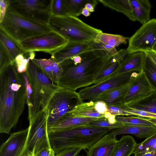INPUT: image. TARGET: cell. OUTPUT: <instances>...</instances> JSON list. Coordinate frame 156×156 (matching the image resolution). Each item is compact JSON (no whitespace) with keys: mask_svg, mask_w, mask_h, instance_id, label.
<instances>
[{"mask_svg":"<svg viewBox=\"0 0 156 156\" xmlns=\"http://www.w3.org/2000/svg\"><path fill=\"white\" fill-rule=\"evenodd\" d=\"M26 73H19L15 64L0 73V133L9 134L25 109Z\"/></svg>","mask_w":156,"mask_h":156,"instance_id":"obj_1","label":"cell"},{"mask_svg":"<svg viewBox=\"0 0 156 156\" xmlns=\"http://www.w3.org/2000/svg\"><path fill=\"white\" fill-rule=\"evenodd\" d=\"M80 55L82 58L80 63L75 65L72 63L62 67L58 84L60 87L76 91L93 84L109 56L101 46Z\"/></svg>","mask_w":156,"mask_h":156,"instance_id":"obj_2","label":"cell"},{"mask_svg":"<svg viewBox=\"0 0 156 156\" xmlns=\"http://www.w3.org/2000/svg\"><path fill=\"white\" fill-rule=\"evenodd\" d=\"M111 130L85 125L51 131L48 136L51 146L56 154L69 148L87 149Z\"/></svg>","mask_w":156,"mask_h":156,"instance_id":"obj_3","label":"cell"},{"mask_svg":"<svg viewBox=\"0 0 156 156\" xmlns=\"http://www.w3.org/2000/svg\"><path fill=\"white\" fill-rule=\"evenodd\" d=\"M31 89L27 98L29 121L48 105L51 97L61 87L55 84L42 70L30 60L25 72Z\"/></svg>","mask_w":156,"mask_h":156,"instance_id":"obj_4","label":"cell"},{"mask_svg":"<svg viewBox=\"0 0 156 156\" xmlns=\"http://www.w3.org/2000/svg\"><path fill=\"white\" fill-rule=\"evenodd\" d=\"M48 25L69 42L90 43L94 42L102 30L86 23L77 17L71 15L52 16Z\"/></svg>","mask_w":156,"mask_h":156,"instance_id":"obj_5","label":"cell"},{"mask_svg":"<svg viewBox=\"0 0 156 156\" xmlns=\"http://www.w3.org/2000/svg\"><path fill=\"white\" fill-rule=\"evenodd\" d=\"M0 29L19 44L26 39L53 30L48 24L26 18L15 11L10 5L2 22Z\"/></svg>","mask_w":156,"mask_h":156,"instance_id":"obj_6","label":"cell"},{"mask_svg":"<svg viewBox=\"0 0 156 156\" xmlns=\"http://www.w3.org/2000/svg\"><path fill=\"white\" fill-rule=\"evenodd\" d=\"M48 106L29 121V133L22 156H34L41 150L51 147L48 136Z\"/></svg>","mask_w":156,"mask_h":156,"instance_id":"obj_7","label":"cell"},{"mask_svg":"<svg viewBox=\"0 0 156 156\" xmlns=\"http://www.w3.org/2000/svg\"><path fill=\"white\" fill-rule=\"evenodd\" d=\"M83 102L76 91L61 87L53 95L48 105V132L61 117Z\"/></svg>","mask_w":156,"mask_h":156,"instance_id":"obj_8","label":"cell"},{"mask_svg":"<svg viewBox=\"0 0 156 156\" xmlns=\"http://www.w3.org/2000/svg\"><path fill=\"white\" fill-rule=\"evenodd\" d=\"M52 2L53 0H9L10 5L20 15L48 25L52 16Z\"/></svg>","mask_w":156,"mask_h":156,"instance_id":"obj_9","label":"cell"},{"mask_svg":"<svg viewBox=\"0 0 156 156\" xmlns=\"http://www.w3.org/2000/svg\"><path fill=\"white\" fill-rule=\"evenodd\" d=\"M65 38L52 30L21 41L19 44L25 53L41 51L52 56L68 43Z\"/></svg>","mask_w":156,"mask_h":156,"instance_id":"obj_10","label":"cell"},{"mask_svg":"<svg viewBox=\"0 0 156 156\" xmlns=\"http://www.w3.org/2000/svg\"><path fill=\"white\" fill-rule=\"evenodd\" d=\"M128 40L126 49L128 53L152 51L156 42V19H152L142 25Z\"/></svg>","mask_w":156,"mask_h":156,"instance_id":"obj_11","label":"cell"},{"mask_svg":"<svg viewBox=\"0 0 156 156\" xmlns=\"http://www.w3.org/2000/svg\"><path fill=\"white\" fill-rule=\"evenodd\" d=\"M139 72L132 71L121 74H115L101 82L80 89L78 92L83 101L87 100L95 102L102 93L128 83Z\"/></svg>","mask_w":156,"mask_h":156,"instance_id":"obj_12","label":"cell"},{"mask_svg":"<svg viewBox=\"0 0 156 156\" xmlns=\"http://www.w3.org/2000/svg\"><path fill=\"white\" fill-rule=\"evenodd\" d=\"M154 91L142 71L131 79L128 91L122 101L120 103L128 105L142 99Z\"/></svg>","mask_w":156,"mask_h":156,"instance_id":"obj_13","label":"cell"},{"mask_svg":"<svg viewBox=\"0 0 156 156\" xmlns=\"http://www.w3.org/2000/svg\"><path fill=\"white\" fill-rule=\"evenodd\" d=\"M29 127L12 133L1 145L0 156H22L26 146Z\"/></svg>","mask_w":156,"mask_h":156,"instance_id":"obj_14","label":"cell"},{"mask_svg":"<svg viewBox=\"0 0 156 156\" xmlns=\"http://www.w3.org/2000/svg\"><path fill=\"white\" fill-rule=\"evenodd\" d=\"M101 46L93 42L90 43H77L69 42L62 48L51 57L55 59L60 64L72 57L84 52L96 49Z\"/></svg>","mask_w":156,"mask_h":156,"instance_id":"obj_15","label":"cell"},{"mask_svg":"<svg viewBox=\"0 0 156 156\" xmlns=\"http://www.w3.org/2000/svg\"><path fill=\"white\" fill-rule=\"evenodd\" d=\"M128 54L126 49H123L113 55L109 56L93 84L101 82L116 74L122 62Z\"/></svg>","mask_w":156,"mask_h":156,"instance_id":"obj_16","label":"cell"},{"mask_svg":"<svg viewBox=\"0 0 156 156\" xmlns=\"http://www.w3.org/2000/svg\"><path fill=\"white\" fill-rule=\"evenodd\" d=\"M118 140L108 133L87 149V156H114Z\"/></svg>","mask_w":156,"mask_h":156,"instance_id":"obj_17","label":"cell"},{"mask_svg":"<svg viewBox=\"0 0 156 156\" xmlns=\"http://www.w3.org/2000/svg\"><path fill=\"white\" fill-rule=\"evenodd\" d=\"M129 38L118 34L99 32L96 36L94 42L100 45L109 56L116 53V47L122 44H126Z\"/></svg>","mask_w":156,"mask_h":156,"instance_id":"obj_18","label":"cell"},{"mask_svg":"<svg viewBox=\"0 0 156 156\" xmlns=\"http://www.w3.org/2000/svg\"><path fill=\"white\" fill-rule=\"evenodd\" d=\"M146 56V53L142 51L129 53L122 62L116 74L142 71Z\"/></svg>","mask_w":156,"mask_h":156,"instance_id":"obj_19","label":"cell"},{"mask_svg":"<svg viewBox=\"0 0 156 156\" xmlns=\"http://www.w3.org/2000/svg\"><path fill=\"white\" fill-rule=\"evenodd\" d=\"M156 132V126L125 125L121 127L110 131L108 134L116 136L122 134H130L139 138H148Z\"/></svg>","mask_w":156,"mask_h":156,"instance_id":"obj_20","label":"cell"},{"mask_svg":"<svg viewBox=\"0 0 156 156\" xmlns=\"http://www.w3.org/2000/svg\"><path fill=\"white\" fill-rule=\"evenodd\" d=\"M46 75L58 85L63 71L61 65L54 58L36 59L32 60Z\"/></svg>","mask_w":156,"mask_h":156,"instance_id":"obj_21","label":"cell"},{"mask_svg":"<svg viewBox=\"0 0 156 156\" xmlns=\"http://www.w3.org/2000/svg\"><path fill=\"white\" fill-rule=\"evenodd\" d=\"M101 118L73 117L66 114L58 120L48 132L87 125L90 122Z\"/></svg>","mask_w":156,"mask_h":156,"instance_id":"obj_22","label":"cell"},{"mask_svg":"<svg viewBox=\"0 0 156 156\" xmlns=\"http://www.w3.org/2000/svg\"><path fill=\"white\" fill-rule=\"evenodd\" d=\"M130 82V81L125 84L113 88L103 92L99 96L97 101H103L107 105L121 103L129 89Z\"/></svg>","mask_w":156,"mask_h":156,"instance_id":"obj_23","label":"cell"},{"mask_svg":"<svg viewBox=\"0 0 156 156\" xmlns=\"http://www.w3.org/2000/svg\"><path fill=\"white\" fill-rule=\"evenodd\" d=\"M136 21L142 25L149 21L151 6L148 0H130Z\"/></svg>","mask_w":156,"mask_h":156,"instance_id":"obj_24","label":"cell"},{"mask_svg":"<svg viewBox=\"0 0 156 156\" xmlns=\"http://www.w3.org/2000/svg\"><path fill=\"white\" fill-rule=\"evenodd\" d=\"M95 102H83L76 106L66 114L73 117H90L96 118L104 117V114L98 113L95 108Z\"/></svg>","mask_w":156,"mask_h":156,"instance_id":"obj_25","label":"cell"},{"mask_svg":"<svg viewBox=\"0 0 156 156\" xmlns=\"http://www.w3.org/2000/svg\"><path fill=\"white\" fill-rule=\"evenodd\" d=\"M104 6L122 13L132 21H136L130 0H98Z\"/></svg>","mask_w":156,"mask_h":156,"instance_id":"obj_26","label":"cell"},{"mask_svg":"<svg viewBox=\"0 0 156 156\" xmlns=\"http://www.w3.org/2000/svg\"><path fill=\"white\" fill-rule=\"evenodd\" d=\"M136 144L131 136H123L118 140L114 156H130L133 154Z\"/></svg>","mask_w":156,"mask_h":156,"instance_id":"obj_27","label":"cell"},{"mask_svg":"<svg viewBox=\"0 0 156 156\" xmlns=\"http://www.w3.org/2000/svg\"><path fill=\"white\" fill-rule=\"evenodd\" d=\"M127 105L132 108L156 115V91H154L142 99Z\"/></svg>","mask_w":156,"mask_h":156,"instance_id":"obj_28","label":"cell"},{"mask_svg":"<svg viewBox=\"0 0 156 156\" xmlns=\"http://www.w3.org/2000/svg\"><path fill=\"white\" fill-rule=\"evenodd\" d=\"M68 15L77 17L82 14L83 9L88 3L91 4L95 8L99 2L95 0H64Z\"/></svg>","mask_w":156,"mask_h":156,"instance_id":"obj_29","label":"cell"},{"mask_svg":"<svg viewBox=\"0 0 156 156\" xmlns=\"http://www.w3.org/2000/svg\"><path fill=\"white\" fill-rule=\"evenodd\" d=\"M0 42L4 45L14 60L18 55L26 53L18 43L1 29Z\"/></svg>","mask_w":156,"mask_h":156,"instance_id":"obj_30","label":"cell"},{"mask_svg":"<svg viewBox=\"0 0 156 156\" xmlns=\"http://www.w3.org/2000/svg\"><path fill=\"white\" fill-rule=\"evenodd\" d=\"M156 151V132L142 142L136 144L133 154H143Z\"/></svg>","mask_w":156,"mask_h":156,"instance_id":"obj_31","label":"cell"},{"mask_svg":"<svg viewBox=\"0 0 156 156\" xmlns=\"http://www.w3.org/2000/svg\"><path fill=\"white\" fill-rule=\"evenodd\" d=\"M142 71L154 91H156V66L147 55Z\"/></svg>","mask_w":156,"mask_h":156,"instance_id":"obj_32","label":"cell"},{"mask_svg":"<svg viewBox=\"0 0 156 156\" xmlns=\"http://www.w3.org/2000/svg\"><path fill=\"white\" fill-rule=\"evenodd\" d=\"M115 119L117 122L122 123L124 125H154L146 119L134 115H116Z\"/></svg>","mask_w":156,"mask_h":156,"instance_id":"obj_33","label":"cell"},{"mask_svg":"<svg viewBox=\"0 0 156 156\" xmlns=\"http://www.w3.org/2000/svg\"><path fill=\"white\" fill-rule=\"evenodd\" d=\"M28 53V56L27 57H26L27 54L26 53L18 55L14 60V62L19 73L26 72L30 61L34 58L35 54L34 52Z\"/></svg>","mask_w":156,"mask_h":156,"instance_id":"obj_34","label":"cell"},{"mask_svg":"<svg viewBox=\"0 0 156 156\" xmlns=\"http://www.w3.org/2000/svg\"><path fill=\"white\" fill-rule=\"evenodd\" d=\"M14 63V60L4 45L0 42V73Z\"/></svg>","mask_w":156,"mask_h":156,"instance_id":"obj_35","label":"cell"},{"mask_svg":"<svg viewBox=\"0 0 156 156\" xmlns=\"http://www.w3.org/2000/svg\"><path fill=\"white\" fill-rule=\"evenodd\" d=\"M125 125L120 122H117L115 124H111L109 122L107 119L105 117L100 119L90 122L87 126L106 128L111 130L117 129Z\"/></svg>","mask_w":156,"mask_h":156,"instance_id":"obj_36","label":"cell"},{"mask_svg":"<svg viewBox=\"0 0 156 156\" xmlns=\"http://www.w3.org/2000/svg\"><path fill=\"white\" fill-rule=\"evenodd\" d=\"M51 12L52 16H62L68 15L64 0H53Z\"/></svg>","mask_w":156,"mask_h":156,"instance_id":"obj_37","label":"cell"},{"mask_svg":"<svg viewBox=\"0 0 156 156\" xmlns=\"http://www.w3.org/2000/svg\"><path fill=\"white\" fill-rule=\"evenodd\" d=\"M107 111L112 115H133L130 113L126 112L122 108L119 104L113 105H107Z\"/></svg>","mask_w":156,"mask_h":156,"instance_id":"obj_38","label":"cell"},{"mask_svg":"<svg viewBox=\"0 0 156 156\" xmlns=\"http://www.w3.org/2000/svg\"><path fill=\"white\" fill-rule=\"evenodd\" d=\"M81 150L76 147L67 148L56 154L55 156H78Z\"/></svg>","mask_w":156,"mask_h":156,"instance_id":"obj_39","label":"cell"},{"mask_svg":"<svg viewBox=\"0 0 156 156\" xmlns=\"http://www.w3.org/2000/svg\"><path fill=\"white\" fill-rule=\"evenodd\" d=\"M9 4V0H0V23L3 20Z\"/></svg>","mask_w":156,"mask_h":156,"instance_id":"obj_40","label":"cell"},{"mask_svg":"<svg viewBox=\"0 0 156 156\" xmlns=\"http://www.w3.org/2000/svg\"><path fill=\"white\" fill-rule=\"evenodd\" d=\"M95 108L96 111L101 114H104L108 110L107 104L101 101L95 102Z\"/></svg>","mask_w":156,"mask_h":156,"instance_id":"obj_41","label":"cell"},{"mask_svg":"<svg viewBox=\"0 0 156 156\" xmlns=\"http://www.w3.org/2000/svg\"><path fill=\"white\" fill-rule=\"evenodd\" d=\"M55 154L54 151L51 147L44 148L41 150L34 156H55Z\"/></svg>","mask_w":156,"mask_h":156,"instance_id":"obj_42","label":"cell"},{"mask_svg":"<svg viewBox=\"0 0 156 156\" xmlns=\"http://www.w3.org/2000/svg\"><path fill=\"white\" fill-rule=\"evenodd\" d=\"M70 60L72 61L74 65H76L81 62L82 58L80 55H79L72 57Z\"/></svg>","mask_w":156,"mask_h":156,"instance_id":"obj_43","label":"cell"},{"mask_svg":"<svg viewBox=\"0 0 156 156\" xmlns=\"http://www.w3.org/2000/svg\"><path fill=\"white\" fill-rule=\"evenodd\" d=\"M146 53L147 56L156 66V52L151 51L146 52Z\"/></svg>","mask_w":156,"mask_h":156,"instance_id":"obj_44","label":"cell"},{"mask_svg":"<svg viewBox=\"0 0 156 156\" xmlns=\"http://www.w3.org/2000/svg\"><path fill=\"white\" fill-rule=\"evenodd\" d=\"M134 156H156V151H152L143 154H137Z\"/></svg>","mask_w":156,"mask_h":156,"instance_id":"obj_45","label":"cell"},{"mask_svg":"<svg viewBox=\"0 0 156 156\" xmlns=\"http://www.w3.org/2000/svg\"><path fill=\"white\" fill-rule=\"evenodd\" d=\"M85 7L90 12H93L94 11V8L90 3H87Z\"/></svg>","mask_w":156,"mask_h":156,"instance_id":"obj_46","label":"cell"},{"mask_svg":"<svg viewBox=\"0 0 156 156\" xmlns=\"http://www.w3.org/2000/svg\"><path fill=\"white\" fill-rule=\"evenodd\" d=\"M116 115H112L107 119L109 123L111 124H115L117 121H116L115 117Z\"/></svg>","mask_w":156,"mask_h":156,"instance_id":"obj_47","label":"cell"},{"mask_svg":"<svg viewBox=\"0 0 156 156\" xmlns=\"http://www.w3.org/2000/svg\"><path fill=\"white\" fill-rule=\"evenodd\" d=\"M82 14L87 17L90 15V13L86 8L84 7L82 10Z\"/></svg>","mask_w":156,"mask_h":156,"instance_id":"obj_48","label":"cell"},{"mask_svg":"<svg viewBox=\"0 0 156 156\" xmlns=\"http://www.w3.org/2000/svg\"><path fill=\"white\" fill-rule=\"evenodd\" d=\"M146 119L152 122L153 124L156 126V118H147Z\"/></svg>","mask_w":156,"mask_h":156,"instance_id":"obj_49","label":"cell"},{"mask_svg":"<svg viewBox=\"0 0 156 156\" xmlns=\"http://www.w3.org/2000/svg\"><path fill=\"white\" fill-rule=\"evenodd\" d=\"M111 115V114L110 112H106L104 114L105 117L107 119H108L110 117Z\"/></svg>","mask_w":156,"mask_h":156,"instance_id":"obj_50","label":"cell"},{"mask_svg":"<svg viewBox=\"0 0 156 156\" xmlns=\"http://www.w3.org/2000/svg\"><path fill=\"white\" fill-rule=\"evenodd\" d=\"M155 52H156V42L153 47L152 51Z\"/></svg>","mask_w":156,"mask_h":156,"instance_id":"obj_51","label":"cell"},{"mask_svg":"<svg viewBox=\"0 0 156 156\" xmlns=\"http://www.w3.org/2000/svg\"><path fill=\"white\" fill-rule=\"evenodd\" d=\"M79 156H83V155H80Z\"/></svg>","mask_w":156,"mask_h":156,"instance_id":"obj_52","label":"cell"},{"mask_svg":"<svg viewBox=\"0 0 156 156\" xmlns=\"http://www.w3.org/2000/svg\"></svg>","mask_w":156,"mask_h":156,"instance_id":"obj_53","label":"cell"}]
</instances>
